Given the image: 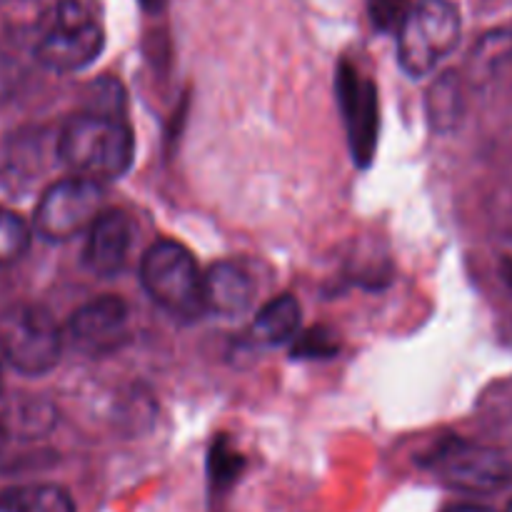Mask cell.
Here are the masks:
<instances>
[{
  "instance_id": "cell-22",
  "label": "cell",
  "mask_w": 512,
  "mask_h": 512,
  "mask_svg": "<svg viewBox=\"0 0 512 512\" xmlns=\"http://www.w3.org/2000/svg\"><path fill=\"white\" fill-rule=\"evenodd\" d=\"M0 363H3V360H0ZM0 388H3V375H0Z\"/></svg>"
},
{
  "instance_id": "cell-2",
  "label": "cell",
  "mask_w": 512,
  "mask_h": 512,
  "mask_svg": "<svg viewBox=\"0 0 512 512\" xmlns=\"http://www.w3.org/2000/svg\"><path fill=\"white\" fill-rule=\"evenodd\" d=\"M140 283L155 305L180 320H198L203 308V275L193 253L173 240H158L140 258Z\"/></svg>"
},
{
  "instance_id": "cell-16",
  "label": "cell",
  "mask_w": 512,
  "mask_h": 512,
  "mask_svg": "<svg viewBox=\"0 0 512 512\" xmlns=\"http://www.w3.org/2000/svg\"><path fill=\"white\" fill-rule=\"evenodd\" d=\"M410 10H413L410 0H368L370 20L380 33H398Z\"/></svg>"
},
{
  "instance_id": "cell-6",
  "label": "cell",
  "mask_w": 512,
  "mask_h": 512,
  "mask_svg": "<svg viewBox=\"0 0 512 512\" xmlns=\"http://www.w3.org/2000/svg\"><path fill=\"white\" fill-rule=\"evenodd\" d=\"M105 188L83 178H65L50 185L38 200L33 228L48 243H68L75 235L88 233L103 213Z\"/></svg>"
},
{
  "instance_id": "cell-13",
  "label": "cell",
  "mask_w": 512,
  "mask_h": 512,
  "mask_svg": "<svg viewBox=\"0 0 512 512\" xmlns=\"http://www.w3.org/2000/svg\"><path fill=\"white\" fill-rule=\"evenodd\" d=\"M0 512H75V505L58 485H18L0 493Z\"/></svg>"
},
{
  "instance_id": "cell-20",
  "label": "cell",
  "mask_w": 512,
  "mask_h": 512,
  "mask_svg": "<svg viewBox=\"0 0 512 512\" xmlns=\"http://www.w3.org/2000/svg\"><path fill=\"white\" fill-rule=\"evenodd\" d=\"M148 10H160L165 5V0H140Z\"/></svg>"
},
{
  "instance_id": "cell-5",
  "label": "cell",
  "mask_w": 512,
  "mask_h": 512,
  "mask_svg": "<svg viewBox=\"0 0 512 512\" xmlns=\"http://www.w3.org/2000/svg\"><path fill=\"white\" fill-rule=\"evenodd\" d=\"M63 333L45 308L20 303L0 318V360L23 375H43L58 365Z\"/></svg>"
},
{
  "instance_id": "cell-17",
  "label": "cell",
  "mask_w": 512,
  "mask_h": 512,
  "mask_svg": "<svg viewBox=\"0 0 512 512\" xmlns=\"http://www.w3.org/2000/svg\"><path fill=\"white\" fill-rule=\"evenodd\" d=\"M433 98H430V105H433V120H450L453 123L458 118V85H455L453 75H445L438 85L433 88Z\"/></svg>"
},
{
  "instance_id": "cell-11",
  "label": "cell",
  "mask_w": 512,
  "mask_h": 512,
  "mask_svg": "<svg viewBox=\"0 0 512 512\" xmlns=\"http://www.w3.org/2000/svg\"><path fill=\"white\" fill-rule=\"evenodd\" d=\"M258 285L253 275L238 263H215L203 275V308L220 318H238L253 305Z\"/></svg>"
},
{
  "instance_id": "cell-15",
  "label": "cell",
  "mask_w": 512,
  "mask_h": 512,
  "mask_svg": "<svg viewBox=\"0 0 512 512\" xmlns=\"http://www.w3.org/2000/svg\"><path fill=\"white\" fill-rule=\"evenodd\" d=\"M243 455L235 453L225 440H215L208 455V475L215 490H225L238 480L240 470H243Z\"/></svg>"
},
{
  "instance_id": "cell-14",
  "label": "cell",
  "mask_w": 512,
  "mask_h": 512,
  "mask_svg": "<svg viewBox=\"0 0 512 512\" xmlns=\"http://www.w3.org/2000/svg\"><path fill=\"white\" fill-rule=\"evenodd\" d=\"M30 228L18 213L0 208V268L13 265L28 253Z\"/></svg>"
},
{
  "instance_id": "cell-21",
  "label": "cell",
  "mask_w": 512,
  "mask_h": 512,
  "mask_svg": "<svg viewBox=\"0 0 512 512\" xmlns=\"http://www.w3.org/2000/svg\"><path fill=\"white\" fill-rule=\"evenodd\" d=\"M3 438H5V430H3V425H0V445H3Z\"/></svg>"
},
{
  "instance_id": "cell-12",
  "label": "cell",
  "mask_w": 512,
  "mask_h": 512,
  "mask_svg": "<svg viewBox=\"0 0 512 512\" xmlns=\"http://www.w3.org/2000/svg\"><path fill=\"white\" fill-rule=\"evenodd\" d=\"M303 310H300L298 298L293 295H278L270 303L255 313L253 325H250V338L258 345H283L298 335Z\"/></svg>"
},
{
  "instance_id": "cell-10",
  "label": "cell",
  "mask_w": 512,
  "mask_h": 512,
  "mask_svg": "<svg viewBox=\"0 0 512 512\" xmlns=\"http://www.w3.org/2000/svg\"><path fill=\"white\" fill-rule=\"evenodd\" d=\"M128 323V305L118 295H103L80 305L70 318V335L90 353L115 348Z\"/></svg>"
},
{
  "instance_id": "cell-23",
  "label": "cell",
  "mask_w": 512,
  "mask_h": 512,
  "mask_svg": "<svg viewBox=\"0 0 512 512\" xmlns=\"http://www.w3.org/2000/svg\"><path fill=\"white\" fill-rule=\"evenodd\" d=\"M505 512H512V503H510V505H508V510H505Z\"/></svg>"
},
{
  "instance_id": "cell-7",
  "label": "cell",
  "mask_w": 512,
  "mask_h": 512,
  "mask_svg": "<svg viewBox=\"0 0 512 512\" xmlns=\"http://www.w3.org/2000/svg\"><path fill=\"white\" fill-rule=\"evenodd\" d=\"M428 465L448 488L460 493L488 495L512 485V463L488 445L448 440L430 455Z\"/></svg>"
},
{
  "instance_id": "cell-18",
  "label": "cell",
  "mask_w": 512,
  "mask_h": 512,
  "mask_svg": "<svg viewBox=\"0 0 512 512\" xmlns=\"http://www.w3.org/2000/svg\"><path fill=\"white\" fill-rule=\"evenodd\" d=\"M298 340L300 343H298V350H295V353L303 355V358H315V355H318V358H323V355L338 353V345H335L333 335L325 333V330H320V328L310 330V333H305L303 338H298Z\"/></svg>"
},
{
  "instance_id": "cell-9",
  "label": "cell",
  "mask_w": 512,
  "mask_h": 512,
  "mask_svg": "<svg viewBox=\"0 0 512 512\" xmlns=\"http://www.w3.org/2000/svg\"><path fill=\"white\" fill-rule=\"evenodd\" d=\"M133 245V223L123 210H103L88 228L83 265L98 278H115L125 268Z\"/></svg>"
},
{
  "instance_id": "cell-8",
  "label": "cell",
  "mask_w": 512,
  "mask_h": 512,
  "mask_svg": "<svg viewBox=\"0 0 512 512\" xmlns=\"http://www.w3.org/2000/svg\"><path fill=\"white\" fill-rule=\"evenodd\" d=\"M338 95L348 125L353 158L358 165H368L378 143V93L358 68L343 63L338 70Z\"/></svg>"
},
{
  "instance_id": "cell-4",
  "label": "cell",
  "mask_w": 512,
  "mask_h": 512,
  "mask_svg": "<svg viewBox=\"0 0 512 512\" xmlns=\"http://www.w3.org/2000/svg\"><path fill=\"white\" fill-rule=\"evenodd\" d=\"M105 33L80 0H58L35 43V58L53 73L88 68L103 53Z\"/></svg>"
},
{
  "instance_id": "cell-3",
  "label": "cell",
  "mask_w": 512,
  "mask_h": 512,
  "mask_svg": "<svg viewBox=\"0 0 512 512\" xmlns=\"http://www.w3.org/2000/svg\"><path fill=\"white\" fill-rule=\"evenodd\" d=\"M460 33V13L450 0H420L395 33L400 68L410 78L433 73L458 48Z\"/></svg>"
},
{
  "instance_id": "cell-19",
  "label": "cell",
  "mask_w": 512,
  "mask_h": 512,
  "mask_svg": "<svg viewBox=\"0 0 512 512\" xmlns=\"http://www.w3.org/2000/svg\"><path fill=\"white\" fill-rule=\"evenodd\" d=\"M443 512H495V510L485 508V505H478V503H455V505H448Z\"/></svg>"
},
{
  "instance_id": "cell-1",
  "label": "cell",
  "mask_w": 512,
  "mask_h": 512,
  "mask_svg": "<svg viewBox=\"0 0 512 512\" xmlns=\"http://www.w3.org/2000/svg\"><path fill=\"white\" fill-rule=\"evenodd\" d=\"M58 155L73 178L103 185L105 180L125 175L133 165V130L113 115L80 113L60 130Z\"/></svg>"
}]
</instances>
